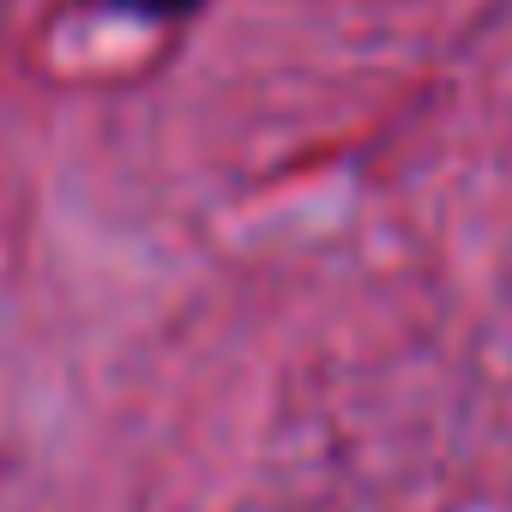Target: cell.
<instances>
[{
  "label": "cell",
  "mask_w": 512,
  "mask_h": 512,
  "mask_svg": "<svg viewBox=\"0 0 512 512\" xmlns=\"http://www.w3.org/2000/svg\"><path fill=\"white\" fill-rule=\"evenodd\" d=\"M79 13H97V19H115V25H139V31H169V25H187L199 19L211 0H73Z\"/></svg>",
  "instance_id": "obj_1"
}]
</instances>
